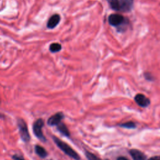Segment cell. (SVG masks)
I'll list each match as a JSON object with an SVG mask.
<instances>
[{
	"instance_id": "6da1fadb",
	"label": "cell",
	"mask_w": 160,
	"mask_h": 160,
	"mask_svg": "<svg viewBox=\"0 0 160 160\" xmlns=\"http://www.w3.org/2000/svg\"><path fill=\"white\" fill-rule=\"evenodd\" d=\"M52 138L54 142L56 144L57 146L60 149H61V151H62L66 155L76 160H79L80 159L79 154L70 146H69L66 142L62 141L61 139H59L56 136H53Z\"/></svg>"
},
{
	"instance_id": "7a4b0ae2",
	"label": "cell",
	"mask_w": 160,
	"mask_h": 160,
	"mask_svg": "<svg viewBox=\"0 0 160 160\" xmlns=\"http://www.w3.org/2000/svg\"><path fill=\"white\" fill-rule=\"evenodd\" d=\"M18 126L21 139L24 142H28L30 139V135L26 122L22 119H19L18 120Z\"/></svg>"
},
{
	"instance_id": "3957f363",
	"label": "cell",
	"mask_w": 160,
	"mask_h": 160,
	"mask_svg": "<svg viewBox=\"0 0 160 160\" xmlns=\"http://www.w3.org/2000/svg\"><path fill=\"white\" fill-rule=\"evenodd\" d=\"M44 126V121L42 119H37L33 124L32 129L34 135L41 141H46V138L43 135L42 128Z\"/></svg>"
},
{
	"instance_id": "277c9868",
	"label": "cell",
	"mask_w": 160,
	"mask_h": 160,
	"mask_svg": "<svg viewBox=\"0 0 160 160\" xmlns=\"http://www.w3.org/2000/svg\"><path fill=\"white\" fill-rule=\"evenodd\" d=\"M124 19L123 16L119 14H111L108 18V22L109 23L114 26H118L121 24Z\"/></svg>"
},
{
	"instance_id": "5b68a950",
	"label": "cell",
	"mask_w": 160,
	"mask_h": 160,
	"mask_svg": "<svg viewBox=\"0 0 160 160\" xmlns=\"http://www.w3.org/2000/svg\"><path fill=\"white\" fill-rule=\"evenodd\" d=\"M63 118L64 115L61 112H57L48 119V124L49 126H58L60 122H61V120Z\"/></svg>"
},
{
	"instance_id": "8992f818",
	"label": "cell",
	"mask_w": 160,
	"mask_h": 160,
	"mask_svg": "<svg viewBox=\"0 0 160 160\" xmlns=\"http://www.w3.org/2000/svg\"><path fill=\"white\" fill-rule=\"evenodd\" d=\"M134 100L141 107H147L150 104L149 99L142 94H138L134 97Z\"/></svg>"
},
{
	"instance_id": "52a82bcc",
	"label": "cell",
	"mask_w": 160,
	"mask_h": 160,
	"mask_svg": "<svg viewBox=\"0 0 160 160\" xmlns=\"http://www.w3.org/2000/svg\"><path fill=\"white\" fill-rule=\"evenodd\" d=\"M119 11L123 12L129 11L133 4V0H119Z\"/></svg>"
},
{
	"instance_id": "ba28073f",
	"label": "cell",
	"mask_w": 160,
	"mask_h": 160,
	"mask_svg": "<svg viewBox=\"0 0 160 160\" xmlns=\"http://www.w3.org/2000/svg\"><path fill=\"white\" fill-rule=\"evenodd\" d=\"M60 16L58 14H55L50 17L48 22H47V28L49 29L54 28L60 21Z\"/></svg>"
},
{
	"instance_id": "9c48e42d",
	"label": "cell",
	"mask_w": 160,
	"mask_h": 160,
	"mask_svg": "<svg viewBox=\"0 0 160 160\" xmlns=\"http://www.w3.org/2000/svg\"><path fill=\"white\" fill-rule=\"evenodd\" d=\"M133 160H146V156L138 149H131L129 151Z\"/></svg>"
},
{
	"instance_id": "30bf717a",
	"label": "cell",
	"mask_w": 160,
	"mask_h": 160,
	"mask_svg": "<svg viewBox=\"0 0 160 160\" xmlns=\"http://www.w3.org/2000/svg\"><path fill=\"white\" fill-rule=\"evenodd\" d=\"M57 129L63 135H64L66 136H69V135H70L69 131L68 128L66 127V126L64 123L60 122L57 126Z\"/></svg>"
},
{
	"instance_id": "8fae6325",
	"label": "cell",
	"mask_w": 160,
	"mask_h": 160,
	"mask_svg": "<svg viewBox=\"0 0 160 160\" xmlns=\"http://www.w3.org/2000/svg\"><path fill=\"white\" fill-rule=\"evenodd\" d=\"M35 151L36 154L41 158H46L48 155V153L45 149L39 145H36L35 146Z\"/></svg>"
},
{
	"instance_id": "7c38bea8",
	"label": "cell",
	"mask_w": 160,
	"mask_h": 160,
	"mask_svg": "<svg viewBox=\"0 0 160 160\" xmlns=\"http://www.w3.org/2000/svg\"><path fill=\"white\" fill-rule=\"evenodd\" d=\"M62 47L59 43H52L49 46V51L51 52H56L61 51Z\"/></svg>"
},
{
	"instance_id": "4fadbf2b",
	"label": "cell",
	"mask_w": 160,
	"mask_h": 160,
	"mask_svg": "<svg viewBox=\"0 0 160 160\" xmlns=\"http://www.w3.org/2000/svg\"><path fill=\"white\" fill-rule=\"evenodd\" d=\"M111 8L115 11H119V0H107Z\"/></svg>"
},
{
	"instance_id": "5bb4252c",
	"label": "cell",
	"mask_w": 160,
	"mask_h": 160,
	"mask_svg": "<svg viewBox=\"0 0 160 160\" xmlns=\"http://www.w3.org/2000/svg\"><path fill=\"white\" fill-rule=\"evenodd\" d=\"M121 127L127 128V129H133L136 127L135 124L132 121H129L127 122H124L123 124H121L119 125Z\"/></svg>"
},
{
	"instance_id": "9a60e30c",
	"label": "cell",
	"mask_w": 160,
	"mask_h": 160,
	"mask_svg": "<svg viewBox=\"0 0 160 160\" xmlns=\"http://www.w3.org/2000/svg\"><path fill=\"white\" fill-rule=\"evenodd\" d=\"M85 154H86V158L88 159V160H101L100 158H99L96 155H94V154H92L90 152L86 151Z\"/></svg>"
},
{
	"instance_id": "2e32d148",
	"label": "cell",
	"mask_w": 160,
	"mask_h": 160,
	"mask_svg": "<svg viewBox=\"0 0 160 160\" xmlns=\"http://www.w3.org/2000/svg\"><path fill=\"white\" fill-rule=\"evenodd\" d=\"M12 158L14 159V160H24V158L21 156H19L18 154H15L12 156Z\"/></svg>"
},
{
	"instance_id": "e0dca14e",
	"label": "cell",
	"mask_w": 160,
	"mask_h": 160,
	"mask_svg": "<svg viewBox=\"0 0 160 160\" xmlns=\"http://www.w3.org/2000/svg\"><path fill=\"white\" fill-rule=\"evenodd\" d=\"M148 160H160V156H153L148 159Z\"/></svg>"
},
{
	"instance_id": "ac0fdd59",
	"label": "cell",
	"mask_w": 160,
	"mask_h": 160,
	"mask_svg": "<svg viewBox=\"0 0 160 160\" xmlns=\"http://www.w3.org/2000/svg\"><path fill=\"white\" fill-rule=\"evenodd\" d=\"M117 160H129L128 159H127L125 157H123V156H121V157H119Z\"/></svg>"
}]
</instances>
